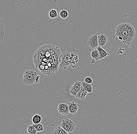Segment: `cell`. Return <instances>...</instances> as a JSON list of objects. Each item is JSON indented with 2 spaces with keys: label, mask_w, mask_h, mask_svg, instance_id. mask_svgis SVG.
Instances as JSON below:
<instances>
[{
  "label": "cell",
  "mask_w": 137,
  "mask_h": 134,
  "mask_svg": "<svg viewBox=\"0 0 137 134\" xmlns=\"http://www.w3.org/2000/svg\"><path fill=\"white\" fill-rule=\"evenodd\" d=\"M61 54L51 55L47 45H44L34 54V63L36 68L43 74L51 76L58 70Z\"/></svg>",
  "instance_id": "6da1fadb"
},
{
  "label": "cell",
  "mask_w": 137,
  "mask_h": 134,
  "mask_svg": "<svg viewBox=\"0 0 137 134\" xmlns=\"http://www.w3.org/2000/svg\"><path fill=\"white\" fill-rule=\"evenodd\" d=\"M99 44L100 47L105 46L108 42V37L106 35L101 34L97 36Z\"/></svg>",
  "instance_id": "ba28073f"
},
{
  "label": "cell",
  "mask_w": 137,
  "mask_h": 134,
  "mask_svg": "<svg viewBox=\"0 0 137 134\" xmlns=\"http://www.w3.org/2000/svg\"><path fill=\"white\" fill-rule=\"evenodd\" d=\"M49 16L51 19L56 18L58 16V13L56 9H52L49 12Z\"/></svg>",
  "instance_id": "e0dca14e"
},
{
  "label": "cell",
  "mask_w": 137,
  "mask_h": 134,
  "mask_svg": "<svg viewBox=\"0 0 137 134\" xmlns=\"http://www.w3.org/2000/svg\"><path fill=\"white\" fill-rule=\"evenodd\" d=\"M4 22V20L0 21V43L4 40L5 36Z\"/></svg>",
  "instance_id": "8fae6325"
},
{
  "label": "cell",
  "mask_w": 137,
  "mask_h": 134,
  "mask_svg": "<svg viewBox=\"0 0 137 134\" xmlns=\"http://www.w3.org/2000/svg\"><path fill=\"white\" fill-rule=\"evenodd\" d=\"M97 49L98 50L100 54V59H102L105 58L107 56H109L110 54L108 53L105 50H104L101 47H97Z\"/></svg>",
  "instance_id": "7c38bea8"
},
{
  "label": "cell",
  "mask_w": 137,
  "mask_h": 134,
  "mask_svg": "<svg viewBox=\"0 0 137 134\" xmlns=\"http://www.w3.org/2000/svg\"><path fill=\"white\" fill-rule=\"evenodd\" d=\"M27 132L29 134H37V131L32 125H30L27 128Z\"/></svg>",
  "instance_id": "d6986e66"
},
{
  "label": "cell",
  "mask_w": 137,
  "mask_h": 134,
  "mask_svg": "<svg viewBox=\"0 0 137 134\" xmlns=\"http://www.w3.org/2000/svg\"><path fill=\"white\" fill-rule=\"evenodd\" d=\"M54 134H69L61 126L55 128L54 131Z\"/></svg>",
  "instance_id": "2e32d148"
},
{
  "label": "cell",
  "mask_w": 137,
  "mask_h": 134,
  "mask_svg": "<svg viewBox=\"0 0 137 134\" xmlns=\"http://www.w3.org/2000/svg\"><path fill=\"white\" fill-rule=\"evenodd\" d=\"M88 93V92L84 89L82 85L80 90L77 93L75 97L78 98L81 100H83L86 98V96L87 95Z\"/></svg>",
  "instance_id": "30bf717a"
},
{
  "label": "cell",
  "mask_w": 137,
  "mask_h": 134,
  "mask_svg": "<svg viewBox=\"0 0 137 134\" xmlns=\"http://www.w3.org/2000/svg\"><path fill=\"white\" fill-rule=\"evenodd\" d=\"M82 86L84 89L89 93H92L93 92V88L91 84H88L84 81L81 82Z\"/></svg>",
  "instance_id": "4fadbf2b"
},
{
  "label": "cell",
  "mask_w": 137,
  "mask_h": 134,
  "mask_svg": "<svg viewBox=\"0 0 137 134\" xmlns=\"http://www.w3.org/2000/svg\"><path fill=\"white\" fill-rule=\"evenodd\" d=\"M32 122L34 124L40 123L42 121V117L38 114H36L33 116L32 119Z\"/></svg>",
  "instance_id": "9a60e30c"
},
{
  "label": "cell",
  "mask_w": 137,
  "mask_h": 134,
  "mask_svg": "<svg viewBox=\"0 0 137 134\" xmlns=\"http://www.w3.org/2000/svg\"><path fill=\"white\" fill-rule=\"evenodd\" d=\"M84 82L88 84H91L93 82V79L91 77L88 76L84 79Z\"/></svg>",
  "instance_id": "44dd1931"
},
{
  "label": "cell",
  "mask_w": 137,
  "mask_h": 134,
  "mask_svg": "<svg viewBox=\"0 0 137 134\" xmlns=\"http://www.w3.org/2000/svg\"><path fill=\"white\" fill-rule=\"evenodd\" d=\"M61 126L68 133H71L74 131L76 124L72 120L64 118L61 121Z\"/></svg>",
  "instance_id": "277c9868"
},
{
  "label": "cell",
  "mask_w": 137,
  "mask_h": 134,
  "mask_svg": "<svg viewBox=\"0 0 137 134\" xmlns=\"http://www.w3.org/2000/svg\"><path fill=\"white\" fill-rule=\"evenodd\" d=\"M68 104L70 113L72 114H76L78 109V106L77 103H75L74 101H73L69 103Z\"/></svg>",
  "instance_id": "9c48e42d"
},
{
  "label": "cell",
  "mask_w": 137,
  "mask_h": 134,
  "mask_svg": "<svg viewBox=\"0 0 137 134\" xmlns=\"http://www.w3.org/2000/svg\"><path fill=\"white\" fill-rule=\"evenodd\" d=\"M57 110L59 114L64 116H66L70 113L68 104L66 103H62L59 104Z\"/></svg>",
  "instance_id": "8992f818"
},
{
  "label": "cell",
  "mask_w": 137,
  "mask_h": 134,
  "mask_svg": "<svg viewBox=\"0 0 137 134\" xmlns=\"http://www.w3.org/2000/svg\"><path fill=\"white\" fill-rule=\"evenodd\" d=\"M82 84L81 82L76 81L74 85L72 86L70 89V92L72 95L76 96L77 93L81 89Z\"/></svg>",
  "instance_id": "52a82bcc"
},
{
  "label": "cell",
  "mask_w": 137,
  "mask_h": 134,
  "mask_svg": "<svg viewBox=\"0 0 137 134\" xmlns=\"http://www.w3.org/2000/svg\"><path fill=\"white\" fill-rule=\"evenodd\" d=\"M78 56L75 53H70L69 52H64L62 53L60 59L59 67L62 69H66L68 67H73V64H75L78 61Z\"/></svg>",
  "instance_id": "7a4b0ae2"
},
{
  "label": "cell",
  "mask_w": 137,
  "mask_h": 134,
  "mask_svg": "<svg viewBox=\"0 0 137 134\" xmlns=\"http://www.w3.org/2000/svg\"><path fill=\"white\" fill-rule=\"evenodd\" d=\"M32 125L35 129L36 130L37 132H41V131H43L44 130L43 126L41 124L39 123L37 124H33Z\"/></svg>",
  "instance_id": "ac0fdd59"
},
{
  "label": "cell",
  "mask_w": 137,
  "mask_h": 134,
  "mask_svg": "<svg viewBox=\"0 0 137 134\" xmlns=\"http://www.w3.org/2000/svg\"><path fill=\"white\" fill-rule=\"evenodd\" d=\"M91 56L96 61H98L100 59V54L97 49H94L91 53Z\"/></svg>",
  "instance_id": "5bb4252c"
},
{
  "label": "cell",
  "mask_w": 137,
  "mask_h": 134,
  "mask_svg": "<svg viewBox=\"0 0 137 134\" xmlns=\"http://www.w3.org/2000/svg\"><path fill=\"white\" fill-rule=\"evenodd\" d=\"M97 34L90 36L87 41L88 47L92 49H94L98 47L99 46Z\"/></svg>",
  "instance_id": "5b68a950"
},
{
  "label": "cell",
  "mask_w": 137,
  "mask_h": 134,
  "mask_svg": "<svg viewBox=\"0 0 137 134\" xmlns=\"http://www.w3.org/2000/svg\"><path fill=\"white\" fill-rule=\"evenodd\" d=\"M59 16L62 19H66L68 17L69 13L66 10H61L59 13Z\"/></svg>",
  "instance_id": "ffe728a7"
},
{
  "label": "cell",
  "mask_w": 137,
  "mask_h": 134,
  "mask_svg": "<svg viewBox=\"0 0 137 134\" xmlns=\"http://www.w3.org/2000/svg\"><path fill=\"white\" fill-rule=\"evenodd\" d=\"M92 64H94L95 63V60L94 59H92Z\"/></svg>",
  "instance_id": "7402d4cb"
},
{
  "label": "cell",
  "mask_w": 137,
  "mask_h": 134,
  "mask_svg": "<svg viewBox=\"0 0 137 134\" xmlns=\"http://www.w3.org/2000/svg\"><path fill=\"white\" fill-rule=\"evenodd\" d=\"M40 76L36 71L33 69L26 71L24 73L23 82L27 85L37 84L40 81Z\"/></svg>",
  "instance_id": "3957f363"
}]
</instances>
